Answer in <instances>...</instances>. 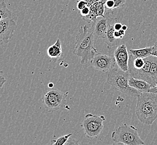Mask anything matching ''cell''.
<instances>
[{"label": "cell", "mask_w": 157, "mask_h": 145, "mask_svg": "<svg viewBox=\"0 0 157 145\" xmlns=\"http://www.w3.org/2000/svg\"><path fill=\"white\" fill-rule=\"evenodd\" d=\"M94 35L87 25L80 27L75 37L74 54L80 57L82 64L90 62L98 52L94 46Z\"/></svg>", "instance_id": "obj_1"}, {"label": "cell", "mask_w": 157, "mask_h": 145, "mask_svg": "<svg viewBox=\"0 0 157 145\" xmlns=\"http://www.w3.org/2000/svg\"><path fill=\"white\" fill-rule=\"evenodd\" d=\"M136 114L143 123L153 124L157 119V94L140 93L137 97Z\"/></svg>", "instance_id": "obj_2"}, {"label": "cell", "mask_w": 157, "mask_h": 145, "mask_svg": "<svg viewBox=\"0 0 157 145\" xmlns=\"http://www.w3.org/2000/svg\"><path fill=\"white\" fill-rule=\"evenodd\" d=\"M106 82L117 90L130 97H138L141 92L129 84L130 74L129 71L124 72L118 65L106 72Z\"/></svg>", "instance_id": "obj_3"}, {"label": "cell", "mask_w": 157, "mask_h": 145, "mask_svg": "<svg viewBox=\"0 0 157 145\" xmlns=\"http://www.w3.org/2000/svg\"><path fill=\"white\" fill-rule=\"evenodd\" d=\"M112 139L117 145H140L144 142L139 136L138 129L132 125L124 123L113 132Z\"/></svg>", "instance_id": "obj_4"}, {"label": "cell", "mask_w": 157, "mask_h": 145, "mask_svg": "<svg viewBox=\"0 0 157 145\" xmlns=\"http://www.w3.org/2000/svg\"><path fill=\"white\" fill-rule=\"evenodd\" d=\"M105 121V118L103 115L98 116L91 113L85 115L82 126L86 137L92 139L99 136L104 128L103 122Z\"/></svg>", "instance_id": "obj_5"}, {"label": "cell", "mask_w": 157, "mask_h": 145, "mask_svg": "<svg viewBox=\"0 0 157 145\" xmlns=\"http://www.w3.org/2000/svg\"><path fill=\"white\" fill-rule=\"evenodd\" d=\"M67 94L68 92L57 89L48 90L42 98V103L46 110L48 112L58 111L66 104Z\"/></svg>", "instance_id": "obj_6"}, {"label": "cell", "mask_w": 157, "mask_h": 145, "mask_svg": "<svg viewBox=\"0 0 157 145\" xmlns=\"http://www.w3.org/2000/svg\"><path fill=\"white\" fill-rule=\"evenodd\" d=\"M113 13L112 11L105 9V16L99 17L92 25L91 31L95 39H104L109 25L112 24L114 18L111 17Z\"/></svg>", "instance_id": "obj_7"}, {"label": "cell", "mask_w": 157, "mask_h": 145, "mask_svg": "<svg viewBox=\"0 0 157 145\" xmlns=\"http://www.w3.org/2000/svg\"><path fill=\"white\" fill-rule=\"evenodd\" d=\"M90 63L96 69L104 72H107L113 69L117 64L115 57L100 53L95 54L91 61Z\"/></svg>", "instance_id": "obj_8"}, {"label": "cell", "mask_w": 157, "mask_h": 145, "mask_svg": "<svg viewBox=\"0 0 157 145\" xmlns=\"http://www.w3.org/2000/svg\"><path fill=\"white\" fill-rule=\"evenodd\" d=\"M17 27V24L13 18H5L0 20V41L1 44L9 42Z\"/></svg>", "instance_id": "obj_9"}, {"label": "cell", "mask_w": 157, "mask_h": 145, "mask_svg": "<svg viewBox=\"0 0 157 145\" xmlns=\"http://www.w3.org/2000/svg\"><path fill=\"white\" fill-rule=\"evenodd\" d=\"M117 65L124 72L129 70V54L127 50V46L124 44L117 47L114 53Z\"/></svg>", "instance_id": "obj_10"}, {"label": "cell", "mask_w": 157, "mask_h": 145, "mask_svg": "<svg viewBox=\"0 0 157 145\" xmlns=\"http://www.w3.org/2000/svg\"><path fill=\"white\" fill-rule=\"evenodd\" d=\"M47 54L53 62H56L62 57L63 50L60 40L58 39L54 45L49 46L47 49Z\"/></svg>", "instance_id": "obj_11"}, {"label": "cell", "mask_w": 157, "mask_h": 145, "mask_svg": "<svg viewBox=\"0 0 157 145\" xmlns=\"http://www.w3.org/2000/svg\"><path fill=\"white\" fill-rule=\"evenodd\" d=\"M129 84L132 87L135 88L140 92H149L151 88L152 87L151 85L148 82L143 79L135 78L130 76Z\"/></svg>", "instance_id": "obj_12"}, {"label": "cell", "mask_w": 157, "mask_h": 145, "mask_svg": "<svg viewBox=\"0 0 157 145\" xmlns=\"http://www.w3.org/2000/svg\"><path fill=\"white\" fill-rule=\"evenodd\" d=\"M114 24L112 22V24L109 25L105 36L104 39H103L104 41L106 44L108 48L109 49L112 48L115 46L118 45L120 42V39H117L114 36L115 30L114 27Z\"/></svg>", "instance_id": "obj_13"}, {"label": "cell", "mask_w": 157, "mask_h": 145, "mask_svg": "<svg viewBox=\"0 0 157 145\" xmlns=\"http://www.w3.org/2000/svg\"><path fill=\"white\" fill-rule=\"evenodd\" d=\"M153 87L157 84V57L153 56L151 67L146 80Z\"/></svg>", "instance_id": "obj_14"}, {"label": "cell", "mask_w": 157, "mask_h": 145, "mask_svg": "<svg viewBox=\"0 0 157 145\" xmlns=\"http://www.w3.org/2000/svg\"><path fill=\"white\" fill-rule=\"evenodd\" d=\"M153 49V46L147 47L139 49H130L129 54L133 55L135 57L144 58L151 55Z\"/></svg>", "instance_id": "obj_15"}, {"label": "cell", "mask_w": 157, "mask_h": 145, "mask_svg": "<svg viewBox=\"0 0 157 145\" xmlns=\"http://www.w3.org/2000/svg\"><path fill=\"white\" fill-rule=\"evenodd\" d=\"M14 15L8 9L5 0L0 1V20L5 18H13Z\"/></svg>", "instance_id": "obj_16"}, {"label": "cell", "mask_w": 157, "mask_h": 145, "mask_svg": "<svg viewBox=\"0 0 157 145\" xmlns=\"http://www.w3.org/2000/svg\"><path fill=\"white\" fill-rule=\"evenodd\" d=\"M72 136L71 133L67 134L64 136H61L59 137L57 139H52L51 141L50 144L52 145H65L68 139H69L70 137Z\"/></svg>", "instance_id": "obj_17"}, {"label": "cell", "mask_w": 157, "mask_h": 145, "mask_svg": "<svg viewBox=\"0 0 157 145\" xmlns=\"http://www.w3.org/2000/svg\"><path fill=\"white\" fill-rule=\"evenodd\" d=\"M80 11V15L82 18H84L87 17L90 13V6H88L85 7L84 9L81 10Z\"/></svg>", "instance_id": "obj_18"}, {"label": "cell", "mask_w": 157, "mask_h": 145, "mask_svg": "<svg viewBox=\"0 0 157 145\" xmlns=\"http://www.w3.org/2000/svg\"><path fill=\"white\" fill-rule=\"evenodd\" d=\"M114 6H115V3L114 0H106L105 3V9L109 10V11H112L114 9Z\"/></svg>", "instance_id": "obj_19"}, {"label": "cell", "mask_w": 157, "mask_h": 145, "mask_svg": "<svg viewBox=\"0 0 157 145\" xmlns=\"http://www.w3.org/2000/svg\"><path fill=\"white\" fill-rule=\"evenodd\" d=\"M88 6L89 5L85 0H78L77 3V8L79 11Z\"/></svg>", "instance_id": "obj_20"}, {"label": "cell", "mask_w": 157, "mask_h": 145, "mask_svg": "<svg viewBox=\"0 0 157 145\" xmlns=\"http://www.w3.org/2000/svg\"><path fill=\"white\" fill-rule=\"evenodd\" d=\"M125 31L123 29H121L120 30H115L114 32V36L117 39H122L123 37L125 35Z\"/></svg>", "instance_id": "obj_21"}, {"label": "cell", "mask_w": 157, "mask_h": 145, "mask_svg": "<svg viewBox=\"0 0 157 145\" xmlns=\"http://www.w3.org/2000/svg\"><path fill=\"white\" fill-rule=\"evenodd\" d=\"M115 3L114 9H118L124 6V4L125 3L126 0H114Z\"/></svg>", "instance_id": "obj_22"}, {"label": "cell", "mask_w": 157, "mask_h": 145, "mask_svg": "<svg viewBox=\"0 0 157 145\" xmlns=\"http://www.w3.org/2000/svg\"><path fill=\"white\" fill-rule=\"evenodd\" d=\"M6 82V78L3 75V72L1 71V72H0V88L1 89L3 88V85L5 84Z\"/></svg>", "instance_id": "obj_23"}, {"label": "cell", "mask_w": 157, "mask_h": 145, "mask_svg": "<svg viewBox=\"0 0 157 145\" xmlns=\"http://www.w3.org/2000/svg\"><path fill=\"white\" fill-rule=\"evenodd\" d=\"M65 145H78V140H76V139H68V141H67V143H65Z\"/></svg>", "instance_id": "obj_24"}, {"label": "cell", "mask_w": 157, "mask_h": 145, "mask_svg": "<svg viewBox=\"0 0 157 145\" xmlns=\"http://www.w3.org/2000/svg\"><path fill=\"white\" fill-rule=\"evenodd\" d=\"M122 26H123V25L119 22H117L114 24V27L115 30H120L122 29Z\"/></svg>", "instance_id": "obj_25"}, {"label": "cell", "mask_w": 157, "mask_h": 145, "mask_svg": "<svg viewBox=\"0 0 157 145\" xmlns=\"http://www.w3.org/2000/svg\"><path fill=\"white\" fill-rule=\"evenodd\" d=\"M86 1V2L88 3V5L90 6L92 5L93 4L96 3L97 2L101 1V0H85Z\"/></svg>", "instance_id": "obj_26"}, {"label": "cell", "mask_w": 157, "mask_h": 145, "mask_svg": "<svg viewBox=\"0 0 157 145\" xmlns=\"http://www.w3.org/2000/svg\"><path fill=\"white\" fill-rule=\"evenodd\" d=\"M151 55H153L155 57H157V45L155 44L153 46V52L151 53Z\"/></svg>", "instance_id": "obj_27"}, {"label": "cell", "mask_w": 157, "mask_h": 145, "mask_svg": "<svg viewBox=\"0 0 157 145\" xmlns=\"http://www.w3.org/2000/svg\"><path fill=\"white\" fill-rule=\"evenodd\" d=\"M149 92H151V93H153L157 94V84L155 86L151 87V89L149 90Z\"/></svg>", "instance_id": "obj_28"}, {"label": "cell", "mask_w": 157, "mask_h": 145, "mask_svg": "<svg viewBox=\"0 0 157 145\" xmlns=\"http://www.w3.org/2000/svg\"><path fill=\"white\" fill-rule=\"evenodd\" d=\"M122 29H123L124 30L127 31L128 30V26H127L126 25H123Z\"/></svg>", "instance_id": "obj_29"}, {"label": "cell", "mask_w": 157, "mask_h": 145, "mask_svg": "<svg viewBox=\"0 0 157 145\" xmlns=\"http://www.w3.org/2000/svg\"><path fill=\"white\" fill-rule=\"evenodd\" d=\"M48 87H50V88H52V87H54V84H53V83H50L49 84H48Z\"/></svg>", "instance_id": "obj_30"}]
</instances>
